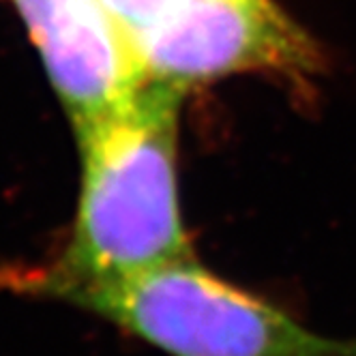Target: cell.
<instances>
[{"label":"cell","mask_w":356,"mask_h":356,"mask_svg":"<svg viewBox=\"0 0 356 356\" xmlns=\"http://www.w3.org/2000/svg\"><path fill=\"white\" fill-rule=\"evenodd\" d=\"M183 88L146 80L134 99L80 136L84 176L71 236L52 264L0 270V288L60 300L193 258L176 195Z\"/></svg>","instance_id":"obj_1"},{"label":"cell","mask_w":356,"mask_h":356,"mask_svg":"<svg viewBox=\"0 0 356 356\" xmlns=\"http://www.w3.org/2000/svg\"><path fill=\"white\" fill-rule=\"evenodd\" d=\"M60 300L168 356H356V343L316 333L193 258L73 290Z\"/></svg>","instance_id":"obj_2"},{"label":"cell","mask_w":356,"mask_h":356,"mask_svg":"<svg viewBox=\"0 0 356 356\" xmlns=\"http://www.w3.org/2000/svg\"><path fill=\"white\" fill-rule=\"evenodd\" d=\"M146 80L187 90L232 73L307 84L322 54L275 0H176L136 41Z\"/></svg>","instance_id":"obj_3"},{"label":"cell","mask_w":356,"mask_h":356,"mask_svg":"<svg viewBox=\"0 0 356 356\" xmlns=\"http://www.w3.org/2000/svg\"><path fill=\"white\" fill-rule=\"evenodd\" d=\"M49 78L84 136L134 99L146 75L136 45L101 0H13Z\"/></svg>","instance_id":"obj_4"},{"label":"cell","mask_w":356,"mask_h":356,"mask_svg":"<svg viewBox=\"0 0 356 356\" xmlns=\"http://www.w3.org/2000/svg\"><path fill=\"white\" fill-rule=\"evenodd\" d=\"M112 17L120 24V29L136 41L146 33L176 0H101Z\"/></svg>","instance_id":"obj_5"}]
</instances>
